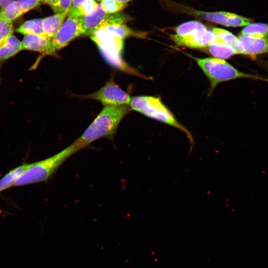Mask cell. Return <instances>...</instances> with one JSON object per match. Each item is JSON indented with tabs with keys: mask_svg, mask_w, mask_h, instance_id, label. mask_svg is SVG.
I'll list each match as a JSON object with an SVG mask.
<instances>
[{
	"mask_svg": "<svg viewBox=\"0 0 268 268\" xmlns=\"http://www.w3.org/2000/svg\"><path fill=\"white\" fill-rule=\"evenodd\" d=\"M98 4L95 0H86L78 7L73 15L81 17L89 15L96 10Z\"/></svg>",
	"mask_w": 268,
	"mask_h": 268,
	"instance_id": "obj_23",
	"label": "cell"
},
{
	"mask_svg": "<svg viewBox=\"0 0 268 268\" xmlns=\"http://www.w3.org/2000/svg\"><path fill=\"white\" fill-rule=\"evenodd\" d=\"M32 163H25L10 170L0 180V192L13 186L15 181L32 165Z\"/></svg>",
	"mask_w": 268,
	"mask_h": 268,
	"instance_id": "obj_15",
	"label": "cell"
},
{
	"mask_svg": "<svg viewBox=\"0 0 268 268\" xmlns=\"http://www.w3.org/2000/svg\"><path fill=\"white\" fill-rule=\"evenodd\" d=\"M67 16L57 34L51 39L54 53L66 46L76 38L83 36L81 16Z\"/></svg>",
	"mask_w": 268,
	"mask_h": 268,
	"instance_id": "obj_7",
	"label": "cell"
},
{
	"mask_svg": "<svg viewBox=\"0 0 268 268\" xmlns=\"http://www.w3.org/2000/svg\"><path fill=\"white\" fill-rule=\"evenodd\" d=\"M119 1H120L121 2H123V3H126L127 4L128 2L132 0H117Z\"/></svg>",
	"mask_w": 268,
	"mask_h": 268,
	"instance_id": "obj_28",
	"label": "cell"
},
{
	"mask_svg": "<svg viewBox=\"0 0 268 268\" xmlns=\"http://www.w3.org/2000/svg\"><path fill=\"white\" fill-rule=\"evenodd\" d=\"M58 0H42L43 2L49 4L50 6L55 4Z\"/></svg>",
	"mask_w": 268,
	"mask_h": 268,
	"instance_id": "obj_27",
	"label": "cell"
},
{
	"mask_svg": "<svg viewBox=\"0 0 268 268\" xmlns=\"http://www.w3.org/2000/svg\"><path fill=\"white\" fill-rule=\"evenodd\" d=\"M130 110L128 105L105 106L82 135L69 147L75 153L98 139L112 138L120 122Z\"/></svg>",
	"mask_w": 268,
	"mask_h": 268,
	"instance_id": "obj_1",
	"label": "cell"
},
{
	"mask_svg": "<svg viewBox=\"0 0 268 268\" xmlns=\"http://www.w3.org/2000/svg\"><path fill=\"white\" fill-rule=\"evenodd\" d=\"M130 105L133 110L181 130L187 135L190 142L193 141L190 132L178 122L160 98L151 96H134L131 98Z\"/></svg>",
	"mask_w": 268,
	"mask_h": 268,
	"instance_id": "obj_3",
	"label": "cell"
},
{
	"mask_svg": "<svg viewBox=\"0 0 268 268\" xmlns=\"http://www.w3.org/2000/svg\"><path fill=\"white\" fill-rule=\"evenodd\" d=\"M23 50L42 53L45 55L54 53L51 39L38 35H24L22 41Z\"/></svg>",
	"mask_w": 268,
	"mask_h": 268,
	"instance_id": "obj_12",
	"label": "cell"
},
{
	"mask_svg": "<svg viewBox=\"0 0 268 268\" xmlns=\"http://www.w3.org/2000/svg\"><path fill=\"white\" fill-rule=\"evenodd\" d=\"M14 0H0V7L1 9H3L9 5Z\"/></svg>",
	"mask_w": 268,
	"mask_h": 268,
	"instance_id": "obj_26",
	"label": "cell"
},
{
	"mask_svg": "<svg viewBox=\"0 0 268 268\" xmlns=\"http://www.w3.org/2000/svg\"><path fill=\"white\" fill-rule=\"evenodd\" d=\"M68 12L56 13L42 19L43 32L47 37L52 39L57 34L65 19Z\"/></svg>",
	"mask_w": 268,
	"mask_h": 268,
	"instance_id": "obj_13",
	"label": "cell"
},
{
	"mask_svg": "<svg viewBox=\"0 0 268 268\" xmlns=\"http://www.w3.org/2000/svg\"><path fill=\"white\" fill-rule=\"evenodd\" d=\"M16 31L24 35H38L47 37L42 29L41 18L26 21L16 29Z\"/></svg>",
	"mask_w": 268,
	"mask_h": 268,
	"instance_id": "obj_18",
	"label": "cell"
},
{
	"mask_svg": "<svg viewBox=\"0 0 268 268\" xmlns=\"http://www.w3.org/2000/svg\"><path fill=\"white\" fill-rule=\"evenodd\" d=\"M74 152L69 146L59 153L41 161L34 162L14 183L18 186L47 181L63 163Z\"/></svg>",
	"mask_w": 268,
	"mask_h": 268,
	"instance_id": "obj_4",
	"label": "cell"
},
{
	"mask_svg": "<svg viewBox=\"0 0 268 268\" xmlns=\"http://www.w3.org/2000/svg\"><path fill=\"white\" fill-rule=\"evenodd\" d=\"M23 50L21 41L12 35L0 47V61L8 59Z\"/></svg>",
	"mask_w": 268,
	"mask_h": 268,
	"instance_id": "obj_16",
	"label": "cell"
},
{
	"mask_svg": "<svg viewBox=\"0 0 268 268\" xmlns=\"http://www.w3.org/2000/svg\"><path fill=\"white\" fill-rule=\"evenodd\" d=\"M98 101L105 106L130 105V96L112 80H110L98 91L85 96Z\"/></svg>",
	"mask_w": 268,
	"mask_h": 268,
	"instance_id": "obj_8",
	"label": "cell"
},
{
	"mask_svg": "<svg viewBox=\"0 0 268 268\" xmlns=\"http://www.w3.org/2000/svg\"><path fill=\"white\" fill-rule=\"evenodd\" d=\"M100 1L102 8L108 13H118L127 5V4L117 0H100Z\"/></svg>",
	"mask_w": 268,
	"mask_h": 268,
	"instance_id": "obj_21",
	"label": "cell"
},
{
	"mask_svg": "<svg viewBox=\"0 0 268 268\" xmlns=\"http://www.w3.org/2000/svg\"><path fill=\"white\" fill-rule=\"evenodd\" d=\"M83 29V36L91 35L96 31L108 26L125 24L132 20V17L124 13H108L99 3L96 10L92 14L81 17Z\"/></svg>",
	"mask_w": 268,
	"mask_h": 268,
	"instance_id": "obj_5",
	"label": "cell"
},
{
	"mask_svg": "<svg viewBox=\"0 0 268 268\" xmlns=\"http://www.w3.org/2000/svg\"><path fill=\"white\" fill-rule=\"evenodd\" d=\"M241 34L268 38V24L251 23L244 26Z\"/></svg>",
	"mask_w": 268,
	"mask_h": 268,
	"instance_id": "obj_19",
	"label": "cell"
},
{
	"mask_svg": "<svg viewBox=\"0 0 268 268\" xmlns=\"http://www.w3.org/2000/svg\"><path fill=\"white\" fill-rule=\"evenodd\" d=\"M72 1V0H58L51 7L55 13L68 12Z\"/></svg>",
	"mask_w": 268,
	"mask_h": 268,
	"instance_id": "obj_24",
	"label": "cell"
},
{
	"mask_svg": "<svg viewBox=\"0 0 268 268\" xmlns=\"http://www.w3.org/2000/svg\"><path fill=\"white\" fill-rule=\"evenodd\" d=\"M42 2V0H14L6 7L0 10V17L12 22Z\"/></svg>",
	"mask_w": 268,
	"mask_h": 268,
	"instance_id": "obj_10",
	"label": "cell"
},
{
	"mask_svg": "<svg viewBox=\"0 0 268 268\" xmlns=\"http://www.w3.org/2000/svg\"><path fill=\"white\" fill-rule=\"evenodd\" d=\"M86 0H72L67 15H73L78 7Z\"/></svg>",
	"mask_w": 268,
	"mask_h": 268,
	"instance_id": "obj_25",
	"label": "cell"
},
{
	"mask_svg": "<svg viewBox=\"0 0 268 268\" xmlns=\"http://www.w3.org/2000/svg\"><path fill=\"white\" fill-rule=\"evenodd\" d=\"M181 8L184 13L227 27H244L254 20L252 18L226 11L207 12L188 7Z\"/></svg>",
	"mask_w": 268,
	"mask_h": 268,
	"instance_id": "obj_6",
	"label": "cell"
},
{
	"mask_svg": "<svg viewBox=\"0 0 268 268\" xmlns=\"http://www.w3.org/2000/svg\"><path fill=\"white\" fill-rule=\"evenodd\" d=\"M206 48L210 55L219 59H227L236 55L235 51L231 47L221 40L213 43Z\"/></svg>",
	"mask_w": 268,
	"mask_h": 268,
	"instance_id": "obj_17",
	"label": "cell"
},
{
	"mask_svg": "<svg viewBox=\"0 0 268 268\" xmlns=\"http://www.w3.org/2000/svg\"><path fill=\"white\" fill-rule=\"evenodd\" d=\"M212 32L224 44L231 47L236 54L244 55V51L238 37L230 31L219 28H212Z\"/></svg>",
	"mask_w": 268,
	"mask_h": 268,
	"instance_id": "obj_14",
	"label": "cell"
},
{
	"mask_svg": "<svg viewBox=\"0 0 268 268\" xmlns=\"http://www.w3.org/2000/svg\"><path fill=\"white\" fill-rule=\"evenodd\" d=\"M206 27L204 24L199 21H190L177 26L174 34L179 36H185L195 31Z\"/></svg>",
	"mask_w": 268,
	"mask_h": 268,
	"instance_id": "obj_20",
	"label": "cell"
},
{
	"mask_svg": "<svg viewBox=\"0 0 268 268\" xmlns=\"http://www.w3.org/2000/svg\"><path fill=\"white\" fill-rule=\"evenodd\" d=\"M11 22L0 17V47L5 44L13 35Z\"/></svg>",
	"mask_w": 268,
	"mask_h": 268,
	"instance_id": "obj_22",
	"label": "cell"
},
{
	"mask_svg": "<svg viewBox=\"0 0 268 268\" xmlns=\"http://www.w3.org/2000/svg\"><path fill=\"white\" fill-rule=\"evenodd\" d=\"M190 57L194 60L209 79L211 92L220 83L237 78H249L268 82V78L240 71L224 59L215 57Z\"/></svg>",
	"mask_w": 268,
	"mask_h": 268,
	"instance_id": "obj_2",
	"label": "cell"
},
{
	"mask_svg": "<svg viewBox=\"0 0 268 268\" xmlns=\"http://www.w3.org/2000/svg\"><path fill=\"white\" fill-rule=\"evenodd\" d=\"M238 38L244 55L254 59L258 55L268 54V38L240 34Z\"/></svg>",
	"mask_w": 268,
	"mask_h": 268,
	"instance_id": "obj_11",
	"label": "cell"
},
{
	"mask_svg": "<svg viewBox=\"0 0 268 268\" xmlns=\"http://www.w3.org/2000/svg\"><path fill=\"white\" fill-rule=\"evenodd\" d=\"M171 40L178 46L194 49L206 48L214 42L220 40L212 30L206 27L182 36L172 34Z\"/></svg>",
	"mask_w": 268,
	"mask_h": 268,
	"instance_id": "obj_9",
	"label": "cell"
}]
</instances>
